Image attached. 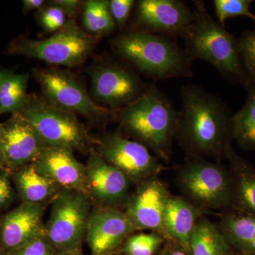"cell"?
<instances>
[{"label":"cell","instance_id":"6da1fadb","mask_svg":"<svg viewBox=\"0 0 255 255\" xmlns=\"http://www.w3.org/2000/svg\"><path fill=\"white\" fill-rule=\"evenodd\" d=\"M177 138L189 157H226L232 145V118L228 106L216 95L194 84L181 87Z\"/></svg>","mask_w":255,"mask_h":255},{"label":"cell","instance_id":"7a4b0ae2","mask_svg":"<svg viewBox=\"0 0 255 255\" xmlns=\"http://www.w3.org/2000/svg\"><path fill=\"white\" fill-rule=\"evenodd\" d=\"M114 53L153 80L191 78L192 61L187 52L171 37L131 29L110 40Z\"/></svg>","mask_w":255,"mask_h":255},{"label":"cell","instance_id":"3957f363","mask_svg":"<svg viewBox=\"0 0 255 255\" xmlns=\"http://www.w3.org/2000/svg\"><path fill=\"white\" fill-rule=\"evenodd\" d=\"M117 113V122L124 131L154 151L159 158L170 159L179 112L155 84L149 85L140 98Z\"/></svg>","mask_w":255,"mask_h":255},{"label":"cell","instance_id":"277c9868","mask_svg":"<svg viewBox=\"0 0 255 255\" xmlns=\"http://www.w3.org/2000/svg\"><path fill=\"white\" fill-rule=\"evenodd\" d=\"M194 20L184 38L192 60L211 64L228 81L248 87L251 83L242 63L238 39L210 16L204 1H194Z\"/></svg>","mask_w":255,"mask_h":255},{"label":"cell","instance_id":"5b68a950","mask_svg":"<svg viewBox=\"0 0 255 255\" xmlns=\"http://www.w3.org/2000/svg\"><path fill=\"white\" fill-rule=\"evenodd\" d=\"M18 114L31 124L45 147H66L82 153L95 150L96 140L78 116L50 105L41 95L28 94Z\"/></svg>","mask_w":255,"mask_h":255},{"label":"cell","instance_id":"8992f818","mask_svg":"<svg viewBox=\"0 0 255 255\" xmlns=\"http://www.w3.org/2000/svg\"><path fill=\"white\" fill-rule=\"evenodd\" d=\"M98 39L79 26L76 20L44 39L19 36L9 42L4 53L41 60L50 65L74 68L82 65L93 53Z\"/></svg>","mask_w":255,"mask_h":255},{"label":"cell","instance_id":"52a82bcc","mask_svg":"<svg viewBox=\"0 0 255 255\" xmlns=\"http://www.w3.org/2000/svg\"><path fill=\"white\" fill-rule=\"evenodd\" d=\"M32 76L41 88L42 97L50 105L97 123L117 122V112L96 103L78 77L69 70L36 68L32 70Z\"/></svg>","mask_w":255,"mask_h":255},{"label":"cell","instance_id":"ba28073f","mask_svg":"<svg viewBox=\"0 0 255 255\" xmlns=\"http://www.w3.org/2000/svg\"><path fill=\"white\" fill-rule=\"evenodd\" d=\"M178 187L186 199L199 209L218 210L231 206L229 170L203 157H189L179 169Z\"/></svg>","mask_w":255,"mask_h":255},{"label":"cell","instance_id":"9c48e42d","mask_svg":"<svg viewBox=\"0 0 255 255\" xmlns=\"http://www.w3.org/2000/svg\"><path fill=\"white\" fill-rule=\"evenodd\" d=\"M92 100L99 105L118 112L131 105L148 88L138 73L126 62L106 58L87 67Z\"/></svg>","mask_w":255,"mask_h":255},{"label":"cell","instance_id":"30bf717a","mask_svg":"<svg viewBox=\"0 0 255 255\" xmlns=\"http://www.w3.org/2000/svg\"><path fill=\"white\" fill-rule=\"evenodd\" d=\"M51 202L49 219L45 225L50 243L58 252L81 246L92 213L88 196L62 188Z\"/></svg>","mask_w":255,"mask_h":255},{"label":"cell","instance_id":"8fae6325","mask_svg":"<svg viewBox=\"0 0 255 255\" xmlns=\"http://www.w3.org/2000/svg\"><path fill=\"white\" fill-rule=\"evenodd\" d=\"M95 150L107 163L122 171L129 180L141 183L157 177L164 167L146 146L119 132H107L96 140Z\"/></svg>","mask_w":255,"mask_h":255},{"label":"cell","instance_id":"7c38bea8","mask_svg":"<svg viewBox=\"0 0 255 255\" xmlns=\"http://www.w3.org/2000/svg\"><path fill=\"white\" fill-rule=\"evenodd\" d=\"M194 10L181 0H140L135 8L132 29L184 38L192 26Z\"/></svg>","mask_w":255,"mask_h":255},{"label":"cell","instance_id":"4fadbf2b","mask_svg":"<svg viewBox=\"0 0 255 255\" xmlns=\"http://www.w3.org/2000/svg\"><path fill=\"white\" fill-rule=\"evenodd\" d=\"M86 167L87 196L102 206L116 208L128 199L129 180L119 169L105 162L95 150Z\"/></svg>","mask_w":255,"mask_h":255},{"label":"cell","instance_id":"5bb4252c","mask_svg":"<svg viewBox=\"0 0 255 255\" xmlns=\"http://www.w3.org/2000/svg\"><path fill=\"white\" fill-rule=\"evenodd\" d=\"M170 197L167 187L157 177L139 184L129 196L125 212L135 231L150 229L162 232L164 211Z\"/></svg>","mask_w":255,"mask_h":255},{"label":"cell","instance_id":"9a60e30c","mask_svg":"<svg viewBox=\"0 0 255 255\" xmlns=\"http://www.w3.org/2000/svg\"><path fill=\"white\" fill-rule=\"evenodd\" d=\"M5 167L11 171L34 162L45 146L31 124L21 114L1 123Z\"/></svg>","mask_w":255,"mask_h":255},{"label":"cell","instance_id":"2e32d148","mask_svg":"<svg viewBox=\"0 0 255 255\" xmlns=\"http://www.w3.org/2000/svg\"><path fill=\"white\" fill-rule=\"evenodd\" d=\"M135 228L125 212L117 208L100 207L92 211L86 238L92 255H107L123 242Z\"/></svg>","mask_w":255,"mask_h":255},{"label":"cell","instance_id":"e0dca14e","mask_svg":"<svg viewBox=\"0 0 255 255\" xmlns=\"http://www.w3.org/2000/svg\"><path fill=\"white\" fill-rule=\"evenodd\" d=\"M32 164L38 173L60 188L87 195L86 167L77 159L71 149L45 147Z\"/></svg>","mask_w":255,"mask_h":255},{"label":"cell","instance_id":"ac0fdd59","mask_svg":"<svg viewBox=\"0 0 255 255\" xmlns=\"http://www.w3.org/2000/svg\"><path fill=\"white\" fill-rule=\"evenodd\" d=\"M44 205L21 202L0 219V245L5 253L17 249L45 231Z\"/></svg>","mask_w":255,"mask_h":255},{"label":"cell","instance_id":"d6986e66","mask_svg":"<svg viewBox=\"0 0 255 255\" xmlns=\"http://www.w3.org/2000/svg\"><path fill=\"white\" fill-rule=\"evenodd\" d=\"M206 212L185 198L170 196L164 211L162 232L189 251L196 223Z\"/></svg>","mask_w":255,"mask_h":255},{"label":"cell","instance_id":"ffe728a7","mask_svg":"<svg viewBox=\"0 0 255 255\" xmlns=\"http://www.w3.org/2000/svg\"><path fill=\"white\" fill-rule=\"evenodd\" d=\"M226 158L231 179V206L236 211L255 216V168L228 147Z\"/></svg>","mask_w":255,"mask_h":255},{"label":"cell","instance_id":"44dd1931","mask_svg":"<svg viewBox=\"0 0 255 255\" xmlns=\"http://www.w3.org/2000/svg\"><path fill=\"white\" fill-rule=\"evenodd\" d=\"M9 173L21 202L44 205L52 201L62 189L53 181L38 173L32 163L9 171Z\"/></svg>","mask_w":255,"mask_h":255},{"label":"cell","instance_id":"7402d4cb","mask_svg":"<svg viewBox=\"0 0 255 255\" xmlns=\"http://www.w3.org/2000/svg\"><path fill=\"white\" fill-rule=\"evenodd\" d=\"M219 227L240 255H255V216L241 211L221 215Z\"/></svg>","mask_w":255,"mask_h":255},{"label":"cell","instance_id":"603a6c76","mask_svg":"<svg viewBox=\"0 0 255 255\" xmlns=\"http://www.w3.org/2000/svg\"><path fill=\"white\" fill-rule=\"evenodd\" d=\"M189 251L191 255H240L229 244L219 226L204 216L196 223Z\"/></svg>","mask_w":255,"mask_h":255},{"label":"cell","instance_id":"cb8c5ba5","mask_svg":"<svg viewBox=\"0 0 255 255\" xmlns=\"http://www.w3.org/2000/svg\"><path fill=\"white\" fill-rule=\"evenodd\" d=\"M82 28L98 39L115 31L117 27L111 14L107 0H86L82 12Z\"/></svg>","mask_w":255,"mask_h":255},{"label":"cell","instance_id":"d4e9b609","mask_svg":"<svg viewBox=\"0 0 255 255\" xmlns=\"http://www.w3.org/2000/svg\"><path fill=\"white\" fill-rule=\"evenodd\" d=\"M232 139L242 149L255 150V86L250 90L248 100L232 118Z\"/></svg>","mask_w":255,"mask_h":255},{"label":"cell","instance_id":"484cf974","mask_svg":"<svg viewBox=\"0 0 255 255\" xmlns=\"http://www.w3.org/2000/svg\"><path fill=\"white\" fill-rule=\"evenodd\" d=\"M28 73H14L0 85V115L18 113L27 97Z\"/></svg>","mask_w":255,"mask_h":255},{"label":"cell","instance_id":"4316f807","mask_svg":"<svg viewBox=\"0 0 255 255\" xmlns=\"http://www.w3.org/2000/svg\"><path fill=\"white\" fill-rule=\"evenodd\" d=\"M252 2V0H214L218 22L225 28L226 20L236 16H246L255 21V14L251 11Z\"/></svg>","mask_w":255,"mask_h":255},{"label":"cell","instance_id":"83f0119b","mask_svg":"<svg viewBox=\"0 0 255 255\" xmlns=\"http://www.w3.org/2000/svg\"><path fill=\"white\" fill-rule=\"evenodd\" d=\"M162 242L158 233H139L128 238L124 252L127 255H152Z\"/></svg>","mask_w":255,"mask_h":255},{"label":"cell","instance_id":"f1b7e54d","mask_svg":"<svg viewBox=\"0 0 255 255\" xmlns=\"http://www.w3.org/2000/svg\"><path fill=\"white\" fill-rule=\"evenodd\" d=\"M34 17L38 25L47 33L58 31L67 21L66 16L61 10L47 3L37 10Z\"/></svg>","mask_w":255,"mask_h":255},{"label":"cell","instance_id":"f546056e","mask_svg":"<svg viewBox=\"0 0 255 255\" xmlns=\"http://www.w3.org/2000/svg\"><path fill=\"white\" fill-rule=\"evenodd\" d=\"M243 66L255 86V31H246L238 39Z\"/></svg>","mask_w":255,"mask_h":255},{"label":"cell","instance_id":"4dcf8cb0","mask_svg":"<svg viewBox=\"0 0 255 255\" xmlns=\"http://www.w3.org/2000/svg\"><path fill=\"white\" fill-rule=\"evenodd\" d=\"M58 252L50 243L45 231L17 249L4 255H58Z\"/></svg>","mask_w":255,"mask_h":255},{"label":"cell","instance_id":"1f68e13d","mask_svg":"<svg viewBox=\"0 0 255 255\" xmlns=\"http://www.w3.org/2000/svg\"><path fill=\"white\" fill-rule=\"evenodd\" d=\"M17 197L10 177L9 171L0 169V213L12 205Z\"/></svg>","mask_w":255,"mask_h":255},{"label":"cell","instance_id":"d6a6232c","mask_svg":"<svg viewBox=\"0 0 255 255\" xmlns=\"http://www.w3.org/2000/svg\"><path fill=\"white\" fill-rule=\"evenodd\" d=\"M135 1L134 0H110L109 6L117 26L123 28L127 24Z\"/></svg>","mask_w":255,"mask_h":255},{"label":"cell","instance_id":"836d02e7","mask_svg":"<svg viewBox=\"0 0 255 255\" xmlns=\"http://www.w3.org/2000/svg\"><path fill=\"white\" fill-rule=\"evenodd\" d=\"M84 2L82 0H51L47 4L61 10L68 19L76 20L78 15L82 14Z\"/></svg>","mask_w":255,"mask_h":255},{"label":"cell","instance_id":"e575fe53","mask_svg":"<svg viewBox=\"0 0 255 255\" xmlns=\"http://www.w3.org/2000/svg\"><path fill=\"white\" fill-rule=\"evenodd\" d=\"M44 0H23L22 11L23 14H28L32 11H37L46 4Z\"/></svg>","mask_w":255,"mask_h":255},{"label":"cell","instance_id":"d590c367","mask_svg":"<svg viewBox=\"0 0 255 255\" xmlns=\"http://www.w3.org/2000/svg\"><path fill=\"white\" fill-rule=\"evenodd\" d=\"M15 73L14 70L9 68H3L0 66V85L3 83L6 79L9 78L11 75Z\"/></svg>","mask_w":255,"mask_h":255},{"label":"cell","instance_id":"8d00e7d4","mask_svg":"<svg viewBox=\"0 0 255 255\" xmlns=\"http://www.w3.org/2000/svg\"><path fill=\"white\" fill-rule=\"evenodd\" d=\"M0 169H6L5 167L4 152H3L2 128L0 123Z\"/></svg>","mask_w":255,"mask_h":255},{"label":"cell","instance_id":"74e56055","mask_svg":"<svg viewBox=\"0 0 255 255\" xmlns=\"http://www.w3.org/2000/svg\"><path fill=\"white\" fill-rule=\"evenodd\" d=\"M58 255H85L82 253L81 246L68 251L58 252Z\"/></svg>","mask_w":255,"mask_h":255},{"label":"cell","instance_id":"f35d334b","mask_svg":"<svg viewBox=\"0 0 255 255\" xmlns=\"http://www.w3.org/2000/svg\"><path fill=\"white\" fill-rule=\"evenodd\" d=\"M168 255H187L185 252L182 251H174L169 253Z\"/></svg>","mask_w":255,"mask_h":255},{"label":"cell","instance_id":"ab89813d","mask_svg":"<svg viewBox=\"0 0 255 255\" xmlns=\"http://www.w3.org/2000/svg\"></svg>","mask_w":255,"mask_h":255},{"label":"cell","instance_id":"60d3db41","mask_svg":"<svg viewBox=\"0 0 255 255\" xmlns=\"http://www.w3.org/2000/svg\"></svg>","mask_w":255,"mask_h":255}]
</instances>
